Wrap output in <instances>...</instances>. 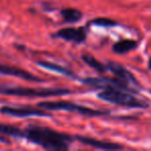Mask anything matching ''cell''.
Masks as SVG:
<instances>
[{
    "label": "cell",
    "instance_id": "7a4b0ae2",
    "mask_svg": "<svg viewBox=\"0 0 151 151\" xmlns=\"http://www.w3.org/2000/svg\"><path fill=\"white\" fill-rule=\"evenodd\" d=\"M71 91L66 88H29V87L0 86V94L29 97H49L67 95Z\"/></svg>",
    "mask_w": 151,
    "mask_h": 151
},
{
    "label": "cell",
    "instance_id": "8992f818",
    "mask_svg": "<svg viewBox=\"0 0 151 151\" xmlns=\"http://www.w3.org/2000/svg\"><path fill=\"white\" fill-rule=\"evenodd\" d=\"M0 112L5 115L15 116V117H29V116H42V117H50L51 114L42 111V110L33 109V108L28 107H2L0 109Z\"/></svg>",
    "mask_w": 151,
    "mask_h": 151
},
{
    "label": "cell",
    "instance_id": "5b68a950",
    "mask_svg": "<svg viewBox=\"0 0 151 151\" xmlns=\"http://www.w3.org/2000/svg\"><path fill=\"white\" fill-rule=\"evenodd\" d=\"M83 83L88 86H93L96 88H114L119 90L127 91V92H134V89H132L128 85V83L124 82L122 80H116V79L110 78H87L83 80Z\"/></svg>",
    "mask_w": 151,
    "mask_h": 151
},
{
    "label": "cell",
    "instance_id": "4fadbf2b",
    "mask_svg": "<svg viewBox=\"0 0 151 151\" xmlns=\"http://www.w3.org/2000/svg\"><path fill=\"white\" fill-rule=\"evenodd\" d=\"M61 16L67 23H76L81 20L82 13L76 9H64L61 11Z\"/></svg>",
    "mask_w": 151,
    "mask_h": 151
},
{
    "label": "cell",
    "instance_id": "3957f363",
    "mask_svg": "<svg viewBox=\"0 0 151 151\" xmlns=\"http://www.w3.org/2000/svg\"><path fill=\"white\" fill-rule=\"evenodd\" d=\"M97 96L103 101H106L108 103L115 104V105L124 106V107L129 108H147V105L145 101L137 99L132 94H130L127 91L119 90V89L108 88L104 89L101 93H99Z\"/></svg>",
    "mask_w": 151,
    "mask_h": 151
},
{
    "label": "cell",
    "instance_id": "8fae6325",
    "mask_svg": "<svg viewBox=\"0 0 151 151\" xmlns=\"http://www.w3.org/2000/svg\"><path fill=\"white\" fill-rule=\"evenodd\" d=\"M138 47V42L134 40H122L114 44L113 51L117 54H124Z\"/></svg>",
    "mask_w": 151,
    "mask_h": 151
},
{
    "label": "cell",
    "instance_id": "277c9868",
    "mask_svg": "<svg viewBox=\"0 0 151 151\" xmlns=\"http://www.w3.org/2000/svg\"><path fill=\"white\" fill-rule=\"evenodd\" d=\"M38 108L47 111H68L76 112L86 116H101L109 114L107 111H99V110L90 109L84 106L77 105L71 101H42L37 105Z\"/></svg>",
    "mask_w": 151,
    "mask_h": 151
},
{
    "label": "cell",
    "instance_id": "7c38bea8",
    "mask_svg": "<svg viewBox=\"0 0 151 151\" xmlns=\"http://www.w3.org/2000/svg\"><path fill=\"white\" fill-rule=\"evenodd\" d=\"M37 64L42 67H45L47 69H50V70L56 71V73H62V75L68 76V77H75V73L73 71H70L69 69L65 68V67L61 66V65H58L56 63H52L49 62V61H38Z\"/></svg>",
    "mask_w": 151,
    "mask_h": 151
},
{
    "label": "cell",
    "instance_id": "52a82bcc",
    "mask_svg": "<svg viewBox=\"0 0 151 151\" xmlns=\"http://www.w3.org/2000/svg\"><path fill=\"white\" fill-rule=\"evenodd\" d=\"M56 36L64 40H67V42H75L77 44H80L86 40V31H85L84 27H67L59 30L56 33Z\"/></svg>",
    "mask_w": 151,
    "mask_h": 151
},
{
    "label": "cell",
    "instance_id": "9c48e42d",
    "mask_svg": "<svg viewBox=\"0 0 151 151\" xmlns=\"http://www.w3.org/2000/svg\"><path fill=\"white\" fill-rule=\"evenodd\" d=\"M0 73L1 75H6V76H14L17 78H21L27 81H33V82H42L40 79H38L36 76L32 75V73H28L26 70H23L18 67L9 66V65L0 64Z\"/></svg>",
    "mask_w": 151,
    "mask_h": 151
},
{
    "label": "cell",
    "instance_id": "6da1fadb",
    "mask_svg": "<svg viewBox=\"0 0 151 151\" xmlns=\"http://www.w3.org/2000/svg\"><path fill=\"white\" fill-rule=\"evenodd\" d=\"M24 138L45 149L65 150L69 148L71 139L68 134L42 126H29L24 130Z\"/></svg>",
    "mask_w": 151,
    "mask_h": 151
},
{
    "label": "cell",
    "instance_id": "9a60e30c",
    "mask_svg": "<svg viewBox=\"0 0 151 151\" xmlns=\"http://www.w3.org/2000/svg\"><path fill=\"white\" fill-rule=\"evenodd\" d=\"M82 59L84 60V62L86 63V64H88L90 67H92L93 69L99 71V73H105L108 69L107 65H104L103 63L99 62L97 59H95L94 57L89 54H84L82 56Z\"/></svg>",
    "mask_w": 151,
    "mask_h": 151
},
{
    "label": "cell",
    "instance_id": "e0dca14e",
    "mask_svg": "<svg viewBox=\"0 0 151 151\" xmlns=\"http://www.w3.org/2000/svg\"><path fill=\"white\" fill-rule=\"evenodd\" d=\"M148 66H149V68L151 69V58L149 59V62H148Z\"/></svg>",
    "mask_w": 151,
    "mask_h": 151
},
{
    "label": "cell",
    "instance_id": "5bb4252c",
    "mask_svg": "<svg viewBox=\"0 0 151 151\" xmlns=\"http://www.w3.org/2000/svg\"><path fill=\"white\" fill-rule=\"evenodd\" d=\"M0 134L4 136H11L15 138H24V130L13 125L0 123Z\"/></svg>",
    "mask_w": 151,
    "mask_h": 151
},
{
    "label": "cell",
    "instance_id": "ba28073f",
    "mask_svg": "<svg viewBox=\"0 0 151 151\" xmlns=\"http://www.w3.org/2000/svg\"><path fill=\"white\" fill-rule=\"evenodd\" d=\"M77 140H79L81 143L85 145H88L93 148L96 149H104V150H118V149H122L123 146L119 144H116L113 142H107V141H101L97 139L89 138V137H83V136H77L76 137Z\"/></svg>",
    "mask_w": 151,
    "mask_h": 151
},
{
    "label": "cell",
    "instance_id": "2e32d148",
    "mask_svg": "<svg viewBox=\"0 0 151 151\" xmlns=\"http://www.w3.org/2000/svg\"><path fill=\"white\" fill-rule=\"evenodd\" d=\"M92 23L94 25L101 26V27H112V26H115L117 22L113 21L111 19H108V18H97V19L93 20Z\"/></svg>",
    "mask_w": 151,
    "mask_h": 151
},
{
    "label": "cell",
    "instance_id": "30bf717a",
    "mask_svg": "<svg viewBox=\"0 0 151 151\" xmlns=\"http://www.w3.org/2000/svg\"><path fill=\"white\" fill-rule=\"evenodd\" d=\"M107 67L109 70H111L112 73L115 76H117L120 80L124 81L126 83H132V84H138L136 78L132 76V73L127 70L126 68H124L121 64L117 62H114V61H110V62L107 63Z\"/></svg>",
    "mask_w": 151,
    "mask_h": 151
}]
</instances>
